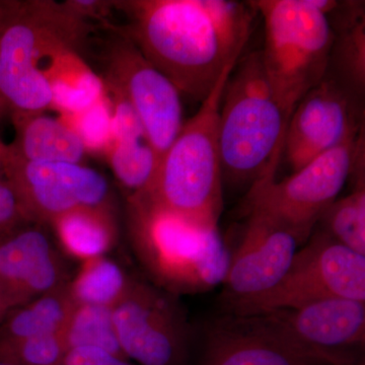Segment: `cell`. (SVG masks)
<instances>
[{"mask_svg":"<svg viewBox=\"0 0 365 365\" xmlns=\"http://www.w3.org/2000/svg\"><path fill=\"white\" fill-rule=\"evenodd\" d=\"M31 223L20 199L6 177L0 179V241L23 225Z\"/></svg>","mask_w":365,"mask_h":365,"instance_id":"obj_28","label":"cell"},{"mask_svg":"<svg viewBox=\"0 0 365 365\" xmlns=\"http://www.w3.org/2000/svg\"><path fill=\"white\" fill-rule=\"evenodd\" d=\"M347 365H365L364 359L359 360V361L354 362V364Z\"/></svg>","mask_w":365,"mask_h":365,"instance_id":"obj_34","label":"cell"},{"mask_svg":"<svg viewBox=\"0 0 365 365\" xmlns=\"http://www.w3.org/2000/svg\"><path fill=\"white\" fill-rule=\"evenodd\" d=\"M68 283L9 311L0 323V342L62 333L76 307Z\"/></svg>","mask_w":365,"mask_h":365,"instance_id":"obj_21","label":"cell"},{"mask_svg":"<svg viewBox=\"0 0 365 365\" xmlns=\"http://www.w3.org/2000/svg\"><path fill=\"white\" fill-rule=\"evenodd\" d=\"M263 19L264 72L289 120L295 106L328 72L334 33L313 0H253ZM288 123V122H287Z\"/></svg>","mask_w":365,"mask_h":365,"instance_id":"obj_6","label":"cell"},{"mask_svg":"<svg viewBox=\"0 0 365 365\" xmlns=\"http://www.w3.org/2000/svg\"><path fill=\"white\" fill-rule=\"evenodd\" d=\"M259 314L322 364L347 365L364 359L356 349L365 342V302L333 297Z\"/></svg>","mask_w":365,"mask_h":365,"instance_id":"obj_13","label":"cell"},{"mask_svg":"<svg viewBox=\"0 0 365 365\" xmlns=\"http://www.w3.org/2000/svg\"><path fill=\"white\" fill-rule=\"evenodd\" d=\"M62 336L67 351L74 348H98L129 360L118 339L111 307L76 304Z\"/></svg>","mask_w":365,"mask_h":365,"instance_id":"obj_24","label":"cell"},{"mask_svg":"<svg viewBox=\"0 0 365 365\" xmlns=\"http://www.w3.org/2000/svg\"><path fill=\"white\" fill-rule=\"evenodd\" d=\"M4 177V157L0 155V179Z\"/></svg>","mask_w":365,"mask_h":365,"instance_id":"obj_33","label":"cell"},{"mask_svg":"<svg viewBox=\"0 0 365 365\" xmlns=\"http://www.w3.org/2000/svg\"><path fill=\"white\" fill-rule=\"evenodd\" d=\"M7 313H9V309H7L4 299H2L1 295H0V323H1L2 319H4Z\"/></svg>","mask_w":365,"mask_h":365,"instance_id":"obj_31","label":"cell"},{"mask_svg":"<svg viewBox=\"0 0 365 365\" xmlns=\"http://www.w3.org/2000/svg\"><path fill=\"white\" fill-rule=\"evenodd\" d=\"M128 16L122 34L176 86L202 103L241 57L259 14L230 0L114 1Z\"/></svg>","mask_w":365,"mask_h":365,"instance_id":"obj_1","label":"cell"},{"mask_svg":"<svg viewBox=\"0 0 365 365\" xmlns=\"http://www.w3.org/2000/svg\"><path fill=\"white\" fill-rule=\"evenodd\" d=\"M199 365H323L262 314L225 312L204 328Z\"/></svg>","mask_w":365,"mask_h":365,"instance_id":"obj_14","label":"cell"},{"mask_svg":"<svg viewBox=\"0 0 365 365\" xmlns=\"http://www.w3.org/2000/svg\"><path fill=\"white\" fill-rule=\"evenodd\" d=\"M129 209L134 249L155 287L176 295L222 284L230 255L218 227L182 217L143 194L131 195Z\"/></svg>","mask_w":365,"mask_h":365,"instance_id":"obj_4","label":"cell"},{"mask_svg":"<svg viewBox=\"0 0 365 365\" xmlns=\"http://www.w3.org/2000/svg\"><path fill=\"white\" fill-rule=\"evenodd\" d=\"M107 69L109 88L133 108L160 165L185 123L181 93L123 34L110 49Z\"/></svg>","mask_w":365,"mask_h":365,"instance_id":"obj_11","label":"cell"},{"mask_svg":"<svg viewBox=\"0 0 365 365\" xmlns=\"http://www.w3.org/2000/svg\"><path fill=\"white\" fill-rule=\"evenodd\" d=\"M16 137L9 145L14 157L26 162L81 163L86 148L66 122L43 113L13 115Z\"/></svg>","mask_w":365,"mask_h":365,"instance_id":"obj_19","label":"cell"},{"mask_svg":"<svg viewBox=\"0 0 365 365\" xmlns=\"http://www.w3.org/2000/svg\"><path fill=\"white\" fill-rule=\"evenodd\" d=\"M132 281L116 262L105 255L83 261L68 287L76 304L113 309L127 294Z\"/></svg>","mask_w":365,"mask_h":365,"instance_id":"obj_23","label":"cell"},{"mask_svg":"<svg viewBox=\"0 0 365 365\" xmlns=\"http://www.w3.org/2000/svg\"><path fill=\"white\" fill-rule=\"evenodd\" d=\"M364 1L326 0L323 13L334 33L326 76L356 97L365 96V9Z\"/></svg>","mask_w":365,"mask_h":365,"instance_id":"obj_18","label":"cell"},{"mask_svg":"<svg viewBox=\"0 0 365 365\" xmlns=\"http://www.w3.org/2000/svg\"><path fill=\"white\" fill-rule=\"evenodd\" d=\"M230 67L201 103L163 155L151 186L143 194L190 220L217 227L223 208L220 109Z\"/></svg>","mask_w":365,"mask_h":365,"instance_id":"obj_5","label":"cell"},{"mask_svg":"<svg viewBox=\"0 0 365 365\" xmlns=\"http://www.w3.org/2000/svg\"><path fill=\"white\" fill-rule=\"evenodd\" d=\"M113 317L122 350L133 364H186L192 329L174 294L133 279Z\"/></svg>","mask_w":365,"mask_h":365,"instance_id":"obj_9","label":"cell"},{"mask_svg":"<svg viewBox=\"0 0 365 365\" xmlns=\"http://www.w3.org/2000/svg\"><path fill=\"white\" fill-rule=\"evenodd\" d=\"M362 131L364 101L326 76L295 106L288 120L283 153L295 172Z\"/></svg>","mask_w":365,"mask_h":365,"instance_id":"obj_12","label":"cell"},{"mask_svg":"<svg viewBox=\"0 0 365 365\" xmlns=\"http://www.w3.org/2000/svg\"><path fill=\"white\" fill-rule=\"evenodd\" d=\"M287 122L266 78L260 51L242 55L225 83L220 104L222 179L250 189L274 179Z\"/></svg>","mask_w":365,"mask_h":365,"instance_id":"obj_3","label":"cell"},{"mask_svg":"<svg viewBox=\"0 0 365 365\" xmlns=\"http://www.w3.org/2000/svg\"><path fill=\"white\" fill-rule=\"evenodd\" d=\"M313 232L275 287L225 307V312L247 316L333 297L365 302V256L346 248L318 227Z\"/></svg>","mask_w":365,"mask_h":365,"instance_id":"obj_8","label":"cell"},{"mask_svg":"<svg viewBox=\"0 0 365 365\" xmlns=\"http://www.w3.org/2000/svg\"><path fill=\"white\" fill-rule=\"evenodd\" d=\"M109 105L103 97L88 109L68 115L73 117L71 126L85 143L86 150H102L109 146L112 134V114Z\"/></svg>","mask_w":365,"mask_h":365,"instance_id":"obj_27","label":"cell"},{"mask_svg":"<svg viewBox=\"0 0 365 365\" xmlns=\"http://www.w3.org/2000/svg\"><path fill=\"white\" fill-rule=\"evenodd\" d=\"M7 153H9V145L2 143L1 139H0V155H4V160H6Z\"/></svg>","mask_w":365,"mask_h":365,"instance_id":"obj_32","label":"cell"},{"mask_svg":"<svg viewBox=\"0 0 365 365\" xmlns=\"http://www.w3.org/2000/svg\"><path fill=\"white\" fill-rule=\"evenodd\" d=\"M11 1H6V6H4V9L0 11V39H1V33L2 29H4V20H6V16L7 13H9V7H11ZM4 110L2 108L1 103H0V111Z\"/></svg>","mask_w":365,"mask_h":365,"instance_id":"obj_30","label":"cell"},{"mask_svg":"<svg viewBox=\"0 0 365 365\" xmlns=\"http://www.w3.org/2000/svg\"><path fill=\"white\" fill-rule=\"evenodd\" d=\"M316 227L346 248L365 256V182L354 184L351 193L336 199Z\"/></svg>","mask_w":365,"mask_h":365,"instance_id":"obj_25","label":"cell"},{"mask_svg":"<svg viewBox=\"0 0 365 365\" xmlns=\"http://www.w3.org/2000/svg\"><path fill=\"white\" fill-rule=\"evenodd\" d=\"M0 365H11L9 364H7V362L2 361V360H0Z\"/></svg>","mask_w":365,"mask_h":365,"instance_id":"obj_36","label":"cell"},{"mask_svg":"<svg viewBox=\"0 0 365 365\" xmlns=\"http://www.w3.org/2000/svg\"><path fill=\"white\" fill-rule=\"evenodd\" d=\"M364 136L362 131L282 181L272 179L255 185L245 201L246 215L275 223L304 244L349 180L357 158L365 151Z\"/></svg>","mask_w":365,"mask_h":365,"instance_id":"obj_7","label":"cell"},{"mask_svg":"<svg viewBox=\"0 0 365 365\" xmlns=\"http://www.w3.org/2000/svg\"><path fill=\"white\" fill-rule=\"evenodd\" d=\"M66 352L62 333L0 342V360L11 365H61Z\"/></svg>","mask_w":365,"mask_h":365,"instance_id":"obj_26","label":"cell"},{"mask_svg":"<svg viewBox=\"0 0 365 365\" xmlns=\"http://www.w3.org/2000/svg\"><path fill=\"white\" fill-rule=\"evenodd\" d=\"M61 365H137L98 348L81 347L68 350Z\"/></svg>","mask_w":365,"mask_h":365,"instance_id":"obj_29","label":"cell"},{"mask_svg":"<svg viewBox=\"0 0 365 365\" xmlns=\"http://www.w3.org/2000/svg\"><path fill=\"white\" fill-rule=\"evenodd\" d=\"M86 19L66 4L11 1L0 39V103L13 115L35 114L53 104L46 71L88 33Z\"/></svg>","mask_w":365,"mask_h":365,"instance_id":"obj_2","label":"cell"},{"mask_svg":"<svg viewBox=\"0 0 365 365\" xmlns=\"http://www.w3.org/2000/svg\"><path fill=\"white\" fill-rule=\"evenodd\" d=\"M66 259L38 223H28L0 241V295L7 309L69 282Z\"/></svg>","mask_w":365,"mask_h":365,"instance_id":"obj_15","label":"cell"},{"mask_svg":"<svg viewBox=\"0 0 365 365\" xmlns=\"http://www.w3.org/2000/svg\"><path fill=\"white\" fill-rule=\"evenodd\" d=\"M114 101L109 162L118 181L134 194L148 191L158 163L145 130L121 93L110 88Z\"/></svg>","mask_w":365,"mask_h":365,"instance_id":"obj_17","label":"cell"},{"mask_svg":"<svg viewBox=\"0 0 365 365\" xmlns=\"http://www.w3.org/2000/svg\"><path fill=\"white\" fill-rule=\"evenodd\" d=\"M248 216L241 244L230 256L223 306L252 299L275 287L302 246L292 232L257 215Z\"/></svg>","mask_w":365,"mask_h":365,"instance_id":"obj_16","label":"cell"},{"mask_svg":"<svg viewBox=\"0 0 365 365\" xmlns=\"http://www.w3.org/2000/svg\"><path fill=\"white\" fill-rule=\"evenodd\" d=\"M51 225L61 248L83 262L105 256L116 242L113 208L76 209L59 216Z\"/></svg>","mask_w":365,"mask_h":365,"instance_id":"obj_20","label":"cell"},{"mask_svg":"<svg viewBox=\"0 0 365 365\" xmlns=\"http://www.w3.org/2000/svg\"><path fill=\"white\" fill-rule=\"evenodd\" d=\"M45 74L52 88V107L66 115L83 111L104 97L102 81L74 50L59 54Z\"/></svg>","mask_w":365,"mask_h":365,"instance_id":"obj_22","label":"cell"},{"mask_svg":"<svg viewBox=\"0 0 365 365\" xmlns=\"http://www.w3.org/2000/svg\"><path fill=\"white\" fill-rule=\"evenodd\" d=\"M4 177L14 187L30 222L51 225L76 209L113 208L107 179L81 163L26 162L11 155L9 148Z\"/></svg>","mask_w":365,"mask_h":365,"instance_id":"obj_10","label":"cell"},{"mask_svg":"<svg viewBox=\"0 0 365 365\" xmlns=\"http://www.w3.org/2000/svg\"><path fill=\"white\" fill-rule=\"evenodd\" d=\"M6 1H0V11L4 9V6H6Z\"/></svg>","mask_w":365,"mask_h":365,"instance_id":"obj_35","label":"cell"}]
</instances>
